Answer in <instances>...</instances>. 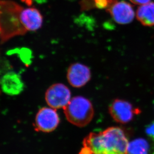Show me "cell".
I'll return each instance as SVG.
<instances>
[{
    "instance_id": "obj_1",
    "label": "cell",
    "mask_w": 154,
    "mask_h": 154,
    "mask_svg": "<svg viewBox=\"0 0 154 154\" xmlns=\"http://www.w3.org/2000/svg\"><path fill=\"white\" fill-rule=\"evenodd\" d=\"M43 21L42 16L36 8H24L13 2L0 1V39L2 42L28 31L38 30Z\"/></svg>"
},
{
    "instance_id": "obj_2",
    "label": "cell",
    "mask_w": 154,
    "mask_h": 154,
    "mask_svg": "<svg viewBox=\"0 0 154 154\" xmlns=\"http://www.w3.org/2000/svg\"><path fill=\"white\" fill-rule=\"evenodd\" d=\"M63 109L69 122L80 127L87 125L93 119L94 114L90 101L82 96L73 98Z\"/></svg>"
},
{
    "instance_id": "obj_3",
    "label": "cell",
    "mask_w": 154,
    "mask_h": 154,
    "mask_svg": "<svg viewBox=\"0 0 154 154\" xmlns=\"http://www.w3.org/2000/svg\"><path fill=\"white\" fill-rule=\"evenodd\" d=\"M102 134L105 154H128L129 143L121 128L110 127Z\"/></svg>"
},
{
    "instance_id": "obj_4",
    "label": "cell",
    "mask_w": 154,
    "mask_h": 154,
    "mask_svg": "<svg viewBox=\"0 0 154 154\" xmlns=\"http://www.w3.org/2000/svg\"><path fill=\"white\" fill-rule=\"evenodd\" d=\"M70 89L62 83H56L47 90L45 100L51 108L55 109H64L71 100Z\"/></svg>"
},
{
    "instance_id": "obj_5",
    "label": "cell",
    "mask_w": 154,
    "mask_h": 154,
    "mask_svg": "<svg viewBox=\"0 0 154 154\" xmlns=\"http://www.w3.org/2000/svg\"><path fill=\"white\" fill-rule=\"evenodd\" d=\"M60 118L56 109L43 107L40 109L35 117L34 126L36 131L49 133L58 126Z\"/></svg>"
},
{
    "instance_id": "obj_6",
    "label": "cell",
    "mask_w": 154,
    "mask_h": 154,
    "mask_svg": "<svg viewBox=\"0 0 154 154\" xmlns=\"http://www.w3.org/2000/svg\"><path fill=\"white\" fill-rule=\"evenodd\" d=\"M109 112L115 121L126 124L130 122L135 115L140 113L141 110L134 108L131 103L126 101L116 99L110 105Z\"/></svg>"
},
{
    "instance_id": "obj_7",
    "label": "cell",
    "mask_w": 154,
    "mask_h": 154,
    "mask_svg": "<svg viewBox=\"0 0 154 154\" xmlns=\"http://www.w3.org/2000/svg\"><path fill=\"white\" fill-rule=\"evenodd\" d=\"M117 23L126 25L134 20L135 13L132 6L127 2L117 1L107 9Z\"/></svg>"
},
{
    "instance_id": "obj_8",
    "label": "cell",
    "mask_w": 154,
    "mask_h": 154,
    "mask_svg": "<svg viewBox=\"0 0 154 154\" xmlns=\"http://www.w3.org/2000/svg\"><path fill=\"white\" fill-rule=\"evenodd\" d=\"M67 79L73 87L79 88L90 80L91 73L89 67L80 63L71 64L67 72Z\"/></svg>"
},
{
    "instance_id": "obj_9",
    "label": "cell",
    "mask_w": 154,
    "mask_h": 154,
    "mask_svg": "<svg viewBox=\"0 0 154 154\" xmlns=\"http://www.w3.org/2000/svg\"><path fill=\"white\" fill-rule=\"evenodd\" d=\"M0 86L6 94L14 96L20 94L23 91L25 86L20 75L10 71L2 76L0 80Z\"/></svg>"
},
{
    "instance_id": "obj_10",
    "label": "cell",
    "mask_w": 154,
    "mask_h": 154,
    "mask_svg": "<svg viewBox=\"0 0 154 154\" xmlns=\"http://www.w3.org/2000/svg\"><path fill=\"white\" fill-rule=\"evenodd\" d=\"M138 20L146 26H154V2L141 5L136 12Z\"/></svg>"
},
{
    "instance_id": "obj_11",
    "label": "cell",
    "mask_w": 154,
    "mask_h": 154,
    "mask_svg": "<svg viewBox=\"0 0 154 154\" xmlns=\"http://www.w3.org/2000/svg\"><path fill=\"white\" fill-rule=\"evenodd\" d=\"M83 146L90 149L95 154H105L102 132L91 133L83 141Z\"/></svg>"
},
{
    "instance_id": "obj_12",
    "label": "cell",
    "mask_w": 154,
    "mask_h": 154,
    "mask_svg": "<svg viewBox=\"0 0 154 154\" xmlns=\"http://www.w3.org/2000/svg\"><path fill=\"white\" fill-rule=\"evenodd\" d=\"M149 145L146 140L139 138L129 143L128 154H148Z\"/></svg>"
},
{
    "instance_id": "obj_13",
    "label": "cell",
    "mask_w": 154,
    "mask_h": 154,
    "mask_svg": "<svg viewBox=\"0 0 154 154\" xmlns=\"http://www.w3.org/2000/svg\"><path fill=\"white\" fill-rule=\"evenodd\" d=\"M117 0H82V10H89L92 8L108 9Z\"/></svg>"
},
{
    "instance_id": "obj_14",
    "label": "cell",
    "mask_w": 154,
    "mask_h": 154,
    "mask_svg": "<svg viewBox=\"0 0 154 154\" xmlns=\"http://www.w3.org/2000/svg\"><path fill=\"white\" fill-rule=\"evenodd\" d=\"M146 133L147 135L154 140V121L147 127L146 129Z\"/></svg>"
},
{
    "instance_id": "obj_15",
    "label": "cell",
    "mask_w": 154,
    "mask_h": 154,
    "mask_svg": "<svg viewBox=\"0 0 154 154\" xmlns=\"http://www.w3.org/2000/svg\"><path fill=\"white\" fill-rule=\"evenodd\" d=\"M130 1L134 4L138 5L140 6L146 4L151 1V0H130Z\"/></svg>"
},
{
    "instance_id": "obj_16",
    "label": "cell",
    "mask_w": 154,
    "mask_h": 154,
    "mask_svg": "<svg viewBox=\"0 0 154 154\" xmlns=\"http://www.w3.org/2000/svg\"><path fill=\"white\" fill-rule=\"evenodd\" d=\"M79 154H95L93 152L89 149L88 148L83 146V148L82 149L81 151H80V153Z\"/></svg>"
},
{
    "instance_id": "obj_17",
    "label": "cell",
    "mask_w": 154,
    "mask_h": 154,
    "mask_svg": "<svg viewBox=\"0 0 154 154\" xmlns=\"http://www.w3.org/2000/svg\"><path fill=\"white\" fill-rule=\"evenodd\" d=\"M22 1L25 2V3L29 5H30L33 1L36 2L38 4H42V3H45L47 1V0H22Z\"/></svg>"
}]
</instances>
